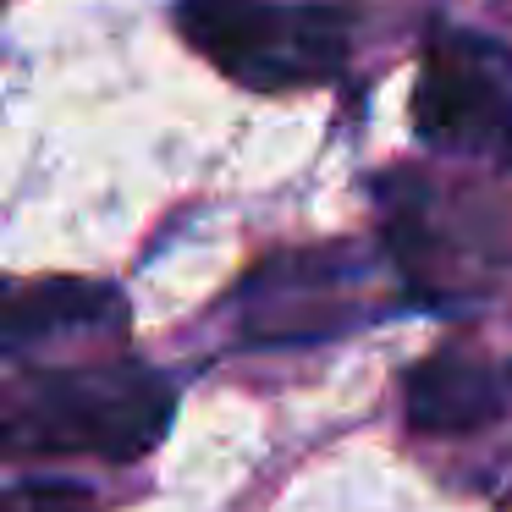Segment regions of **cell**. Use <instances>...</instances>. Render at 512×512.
I'll list each match as a JSON object with an SVG mask.
<instances>
[{
	"instance_id": "obj_1",
	"label": "cell",
	"mask_w": 512,
	"mask_h": 512,
	"mask_svg": "<svg viewBox=\"0 0 512 512\" xmlns=\"http://www.w3.org/2000/svg\"><path fill=\"white\" fill-rule=\"evenodd\" d=\"M177 413V391L144 364H94L34 375L12 402L17 446L39 452H94L105 463H133L155 452Z\"/></svg>"
},
{
	"instance_id": "obj_2",
	"label": "cell",
	"mask_w": 512,
	"mask_h": 512,
	"mask_svg": "<svg viewBox=\"0 0 512 512\" xmlns=\"http://www.w3.org/2000/svg\"><path fill=\"white\" fill-rule=\"evenodd\" d=\"M177 28L204 61L243 89H314L336 78L347 56V23L331 6H276V0H182Z\"/></svg>"
},
{
	"instance_id": "obj_3",
	"label": "cell",
	"mask_w": 512,
	"mask_h": 512,
	"mask_svg": "<svg viewBox=\"0 0 512 512\" xmlns=\"http://www.w3.org/2000/svg\"><path fill=\"white\" fill-rule=\"evenodd\" d=\"M413 122L435 149L512 160V56L474 34L435 39L413 89Z\"/></svg>"
},
{
	"instance_id": "obj_4",
	"label": "cell",
	"mask_w": 512,
	"mask_h": 512,
	"mask_svg": "<svg viewBox=\"0 0 512 512\" xmlns=\"http://www.w3.org/2000/svg\"><path fill=\"white\" fill-rule=\"evenodd\" d=\"M501 391L496 369H485L479 358L463 353H441L424 358L408 375V391H402V413L419 435H468L485 430V424L501 419Z\"/></svg>"
},
{
	"instance_id": "obj_5",
	"label": "cell",
	"mask_w": 512,
	"mask_h": 512,
	"mask_svg": "<svg viewBox=\"0 0 512 512\" xmlns=\"http://www.w3.org/2000/svg\"><path fill=\"white\" fill-rule=\"evenodd\" d=\"M122 292L100 287V281H45V287H28L12 298L6 309V347H28L45 342L61 331H105V325L122 320Z\"/></svg>"
},
{
	"instance_id": "obj_6",
	"label": "cell",
	"mask_w": 512,
	"mask_h": 512,
	"mask_svg": "<svg viewBox=\"0 0 512 512\" xmlns=\"http://www.w3.org/2000/svg\"><path fill=\"white\" fill-rule=\"evenodd\" d=\"M6 512H94V496L72 479H23Z\"/></svg>"
}]
</instances>
